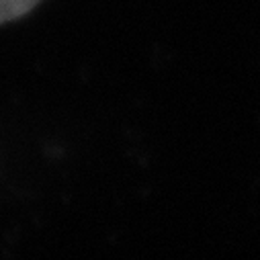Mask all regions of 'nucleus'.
Masks as SVG:
<instances>
[{
	"instance_id": "nucleus-1",
	"label": "nucleus",
	"mask_w": 260,
	"mask_h": 260,
	"mask_svg": "<svg viewBox=\"0 0 260 260\" xmlns=\"http://www.w3.org/2000/svg\"><path fill=\"white\" fill-rule=\"evenodd\" d=\"M39 3L41 0H0V25L25 17Z\"/></svg>"
}]
</instances>
